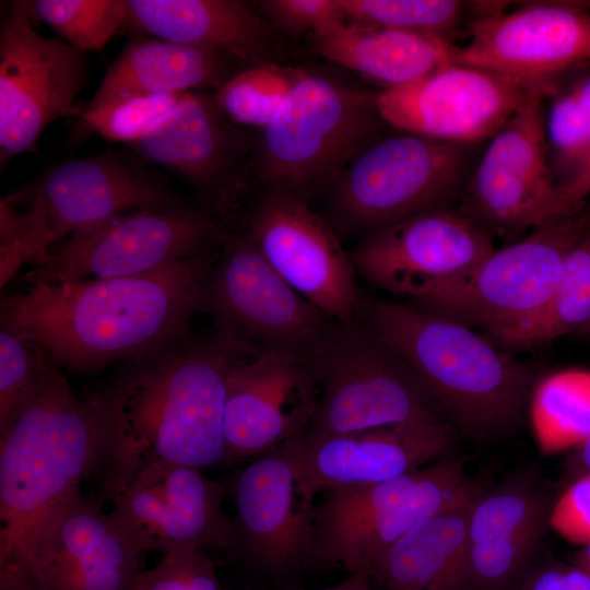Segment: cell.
<instances>
[{"label": "cell", "instance_id": "6da1fadb", "mask_svg": "<svg viewBox=\"0 0 590 590\" xmlns=\"http://www.w3.org/2000/svg\"><path fill=\"white\" fill-rule=\"evenodd\" d=\"M252 357L212 327L122 362L87 399L99 428V502L113 504L148 467L225 464L224 408L231 370Z\"/></svg>", "mask_w": 590, "mask_h": 590}, {"label": "cell", "instance_id": "7a4b0ae2", "mask_svg": "<svg viewBox=\"0 0 590 590\" xmlns=\"http://www.w3.org/2000/svg\"><path fill=\"white\" fill-rule=\"evenodd\" d=\"M221 248L120 279L27 282L2 297L1 328L42 345L70 371L140 358L189 332Z\"/></svg>", "mask_w": 590, "mask_h": 590}, {"label": "cell", "instance_id": "3957f363", "mask_svg": "<svg viewBox=\"0 0 590 590\" xmlns=\"http://www.w3.org/2000/svg\"><path fill=\"white\" fill-rule=\"evenodd\" d=\"M355 320L406 362L464 434L483 439L518 422L534 373L471 327L363 295Z\"/></svg>", "mask_w": 590, "mask_h": 590}, {"label": "cell", "instance_id": "277c9868", "mask_svg": "<svg viewBox=\"0 0 590 590\" xmlns=\"http://www.w3.org/2000/svg\"><path fill=\"white\" fill-rule=\"evenodd\" d=\"M46 351L37 382L0 433V563L23 562L38 526L95 473L99 428Z\"/></svg>", "mask_w": 590, "mask_h": 590}, {"label": "cell", "instance_id": "5b68a950", "mask_svg": "<svg viewBox=\"0 0 590 590\" xmlns=\"http://www.w3.org/2000/svg\"><path fill=\"white\" fill-rule=\"evenodd\" d=\"M378 94L334 76L305 71L251 155L259 191L310 204L364 148L384 134Z\"/></svg>", "mask_w": 590, "mask_h": 590}, {"label": "cell", "instance_id": "8992f818", "mask_svg": "<svg viewBox=\"0 0 590 590\" xmlns=\"http://www.w3.org/2000/svg\"><path fill=\"white\" fill-rule=\"evenodd\" d=\"M472 144L400 131L357 153L322 197L339 235L363 237L411 216L450 208L471 173Z\"/></svg>", "mask_w": 590, "mask_h": 590}, {"label": "cell", "instance_id": "52a82bcc", "mask_svg": "<svg viewBox=\"0 0 590 590\" xmlns=\"http://www.w3.org/2000/svg\"><path fill=\"white\" fill-rule=\"evenodd\" d=\"M476 484L452 455L400 477L323 489L315 500L307 566H370L396 542Z\"/></svg>", "mask_w": 590, "mask_h": 590}, {"label": "cell", "instance_id": "ba28073f", "mask_svg": "<svg viewBox=\"0 0 590 590\" xmlns=\"http://www.w3.org/2000/svg\"><path fill=\"white\" fill-rule=\"evenodd\" d=\"M307 364L317 392L307 435L450 422L406 362L356 320L339 321Z\"/></svg>", "mask_w": 590, "mask_h": 590}, {"label": "cell", "instance_id": "9c48e42d", "mask_svg": "<svg viewBox=\"0 0 590 590\" xmlns=\"http://www.w3.org/2000/svg\"><path fill=\"white\" fill-rule=\"evenodd\" d=\"M199 311L252 357L278 354L305 363L318 355L339 322L291 287L237 226L203 284Z\"/></svg>", "mask_w": 590, "mask_h": 590}, {"label": "cell", "instance_id": "30bf717a", "mask_svg": "<svg viewBox=\"0 0 590 590\" xmlns=\"http://www.w3.org/2000/svg\"><path fill=\"white\" fill-rule=\"evenodd\" d=\"M231 229L197 203L121 213L69 234L25 280L60 283L142 275L222 248Z\"/></svg>", "mask_w": 590, "mask_h": 590}, {"label": "cell", "instance_id": "8fae6325", "mask_svg": "<svg viewBox=\"0 0 590 590\" xmlns=\"http://www.w3.org/2000/svg\"><path fill=\"white\" fill-rule=\"evenodd\" d=\"M590 234V205L555 216L488 255L463 279L409 305L486 333L535 314L550 299L568 252Z\"/></svg>", "mask_w": 590, "mask_h": 590}, {"label": "cell", "instance_id": "7c38bea8", "mask_svg": "<svg viewBox=\"0 0 590 590\" xmlns=\"http://www.w3.org/2000/svg\"><path fill=\"white\" fill-rule=\"evenodd\" d=\"M2 199L25 208L33 264L83 226L127 212L193 204L135 154L113 149L58 164Z\"/></svg>", "mask_w": 590, "mask_h": 590}, {"label": "cell", "instance_id": "4fadbf2b", "mask_svg": "<svg viewBox=\"0 0 590 590\" xmlns=\"http://www.w3.org/2000/svg\"><path fill=\"white\" fill-rule=\"evenodd\" d=\"M26 1H14L0 27V162L36 145L56 119L81 117L75 98L85 83L84 52L43 36Z\"/></svg>", "mask_w": 590, "mask_h": 590}, {"label": "cell", "instance_id": "5bb4252c", "mask_svg": "<svg viewBox=\"0 0 590 590\" xmlns=\"http://www.w3.org/2000/svg\"><path fill=\"white\" fill-rule=\"evenodd\" d=\"M455 63L482 69L548 98L565 74L590 61V10L582 1H530L471 21Z\"/></svg>", "mask_w": 590, "mask_h": 590}, {"label": "cell", "instance_id": "9a60e30c", "mask_svg": "<svg viewBox=\"0 0 590 590\" xmlns=\"http://www.w3.org/2000/svg\"><path fill=\"white\" fill-rule=\"evenodd\" d=\"M234 226L243 229L270 267L330 318L352 322L362 294L356 271L327 220L297 198L259 191Z\"/></svg>", "mask_w": 590, "mask_h": 590}, {"label": "cell", "instance_id": "2e32d148", "mask_svg": "<svg viewBox=\"0 0 590 590\" xmlns=\"http://www.w3.org/2000/svg\"><path fill=\"white\" fill-rule=\"evenodd\" d=\"M213 94L187 93L153 131L129 144L133 154L176 176L198 204L233 227L249 185L250 144Z\"/></svg>", "mask_w": 590, "mask_h": 590}, {"label": "cell", "instance_id": "e0dca14e", "mask_svg": "<svg viewBox=\"0 0 590 590\" xmlns=\"http://www.w3.org/2000/svg\"><path fill=\"white\" fill-rule=\"evenodd\" d=\"M544 99L529 92L489 139L465 182L460 211L492 235L519 234L552 219L556 186L547 157Z\"/></svg>", "mask_w": 590, "mask_h": 590}, {"label": "cell", "instance_id": "ac0fdd59", "mask_svg": "<svg viewBox=\"0 0 590 590\" xmlns=\"http://www.w3.org/2000/svg\"><path fill=\"white\" fill-rule=\"evenodd\" d=\"M494 251L493 235L460 209H438L363 237L350 251L356 273L409 300L463 279Z\"/></svg>", "mask_w": 590, "mask_h": 590}, {"label": "cell", "instance_id": "d6986e66", "mask_svg": "<svg viewBox=\"0 0 590 590\" xmlns=\"http://www.w3.org/2000/svg\"><path fill=\"white\" fill-rule=\"evenodd\" d=\"M300 435L257 455L231 480L235 517L229 552L273 575L308 560L315 503L300 486Z\"/></svg>", "mask_w": 590, "mask_h": 590}, {"label": "cell", "instance_id": "ffe728a7", "mask_svg": "<svg viewBox=\"0 0 590 590\" xmlns=\"http://www.w3.org/2000/svg\"><path fill=\"white\" fill-rule=\"evenodd\" d=\"M226 491L199 468L157 462L120 494L110 514L142 555L184 547L229 552L233 522L223 511Z\"/></svg>", "mask_w": 590, "mask_h": 590}, {"label": "cell", "instance_id": "44dd1931", "mask_svg": "<svg viewBox=\"0 0 590 590\" xmlns=\"http://www.w3.org/2000/svg\"><path fill=\"white\" fill-rule=\"evenodd\" d=\"M142 554L99 500L71 493L23 556L40 590H132Z\"/></svg>", "mask_w": 590, "mask_h": 590}, {"label": "cell", "instance_id": "7402d4cb", "mask_svg": "<svg viewBox=\"0 0 590 590\" xmlns=\"http://www.w3.org/2000/svg\"><path fill=\"white\" fill-rule=\"evenodd\" d=\"M529 92L488 71L451 63L405 86L378 93L384 120L399 131L474 144L491 139Z\"/></svg>", "mask_w": 590, "mask_h": 590}, {"label": "cell", "instance_id": "603a6c76", "mask_svg": "<svg viewBox=\"0 0 590 590\" xmlns=\"http://www.w3.org/2000/svg\"><path fill=\"white\" fill-rule=\"evenodd\" d=\"M551 508L532 473L482 489L469 518L460 590H522L544 559Z\"/></svg>", "mask_w": 590, "mask_h": 590}, {"label": "cell", "instance_id": "cb8c5ba5", "mask_svg": "<svg viewBox=\"0 0 590 590\" xmlns=\"http://www.w3.org/2000/svg\"><path fill=\"white\" fill-rule=\"evenodd\" d=\"M450 422L399 424L299 438L300 486L315 503L323 489L390 481L451 455Z\"/></svg>", "mask_w": 590, "mask_h": 590}, {"label": "cell", "instance_id": "d4e9b609", "mask_svg": "<svg viewBox=\"0 0 590 590\" xmlns=\"http://www.w3.org/2000/svg\"><path fill=\"white\" fill-rule=\"evenodd\" d=\"M308 364L262 354L237 364L226 384V463L257 455L303 434L316 406Z\"/></svg>", "mask_w": 590, "mask_h": 590}, {"label": "cell", "instance_id": "484cf974", "mask_svg": "<svg viewBox=\"0 0 590 590\" xmlns=\"http://www.w3.org/2000/svg\"><path fill=\"white\" fill-rule=\"evenodd\" d=\"M134 34L225 54L247 67L276 62L271 24L236 0H126Z\"/></svg>", "mask_w": 590, "mask_h": 590}, {"label": "cell", "instance_id": "4316f807", "mask_svg": "<svg viewBox=\"0 0 590 590\" xmlns=\"http://www.w3.org/2000/svg\"><path fill=\"white\" fill-rule=\"evenodd\" d=\"M240 64L222 52L133 34L107 68L81 117L143 95L215 91L241 70Z\"/></svg>", "mask_w": 590, "mask_h": 590}, {"label": "cell", "instance_id": "83f0119b", "mask_svg": "<svg viewBox=\"0 0 590 590\" xmlns=\"http://www.w3.org/2000/svg\"><path fill=\"white\" fill-rule=\"evenodd\" d=\"M309 38L322 57L386 90L409 85L455 63L456 44L430 34L346 21Z\"/></svg>", "mask_w": 590, "mask_h": 590}, {"label": "cell", "instance_id": "f1b7e54d", "mask_svg": "<svg viewBox=\"0 0 590 590\" xmlns=\"http://www.w3.org/2000/svg\"><path fill=\"white\" fill-rule=\"evenodd\" d=\"M482 488L460 496L396 542L370 566L381 590H460L472 506Z\"/></svg>", "mask_w": 590, "mask_h": 590}, {"label": "cell", "instance_id": "f546056e", "mask_svg": "<svg viewBox=\"0 0 590 590\" xmlns=\"http://www.w3.org/2000/svg\"><path fill=\"white\" fill-rule=\"evenodd\" d=\"M590 321V234L566 256L558 282L546 304L511 326L487 332L502 351H520L579 330Z\"/></svg>", "mask_w": 590, "mask_h": 590}, {"label": "cell", "instance_id": "4dcf8cb0", "mask_svg": "<svg viewBox=\"0 0 590 590\" xmlns=\"http://www.w3.org/2000/svg\"><path fill=\"white\" fill-rule=\"evenodd\" d=\"M531 418L543 453L581 446L590 437V371L569 369L544 378L534 388Z\"/></svg>", "mask_w": 590, "mask_h": 590}, {"label": "cell", "instance_id": "1f68e13d", "mask_svg": "<svg viewBox=\"0 0 590 590\" xmlns=\"http://www.w3.org/2000/svg\"><path fill=\"white\" fill-rule=\"evenodd\" d=\"M545 111L547 157L556 188L575 175L590 152V72L548 97Z\"/></svg>", "mask_w": 590, "mask_h": 590}, {"label": "cell", "instance_id": "d6a6232c", "mask_svg": "<svg viewBox=\"0 0 590 590\" xmlns=\"http://www.w3.org/2000/svg\"><path fill=\"white\" fill-rule=\"evenodd\" d=\"M304 72L276 62L245 67L221 84L213 97L232 122L261 130Z\"/></svg>", "mask_w": 590, "mask_h": 590}, {"label": "cell", "instance_id": "836d02e7", "mask_svg": "<svg viewBox=\"0 0 590 590\" xmlns=\"http://www.w3.org/2000/svg\"><path fill=\"white\" fill-rule=\"evenodd\" d=\"M346 21L430 34L453 43L468 15L458 0H338Z\"/></svg>", "mask_w": 590, "mask_h": 590}, {"label": "cell", "instance_id": "e575fe53", "mask_svg": "<svg viewBox=\"0 0 590 590\" xmlns=\"http://www.w3.org/2000/svg\"><path fill=\"white\" fill-rule=\"evenodd\" d=\"M31 16L45 22L63 42L82 52L101 51L125 28L126 0L26 1Z\"/></svg>", "mask_w": 590, "mask_h": 590}, {"label": "cell", "instance_id": "d590c367", "mask_svg": "<svg viewBox=\"0 0 590 590\" xmlns=\"http://www.w3.org/2000/svg\"><path fill=\"white\" fill-rule=\"evenodd\" d=\"M187 93L152 94L130 98L98 114L80 117L82 131L127 145L153 131L180 104Z\"/></svg>", "mask_w": 590, "mask_h": 590}, {"label": "cell", "instance_id": "8d00e7d4", "mask_svg": "<svg viewBox=\"0 0 590 590\" xmlns=\"http://www.w3.org/2000/svg\"><path fill=\"white\" fill-rule=\"evenodd\" d=\"M46 350L15 332L0 331V433L15 417L39 377Z\"/></svg>", "mask_w": 590, "mask_h": 590}, {"label": "cell", "instance_id": "74e56055", "mask_svg": "<svg viewBox=\"0 0 590 590\" xmlns=\"http://www.w3.org/2000/svg\"><path fill=\"white\" fill-rule=\"evenodd\" d=\"M132 590H224L212 559L201 547L177 548L160 562L140 569Z\"/></svg>", "mask_w": 590, "mask_h": 590}, {"label": "cell", "instance_id": "f35d334b", "mask_svg": "<svg viewBox=\"0 0 590 590\" xmlns=\"http://www.w3.org/2000/svg\"><path fill=\"white\" fill-rule=\"evenodd\" d=\"M257 3L272 25L292 36H322L346 22L338 0H264Z\"/></svg>", "mask_w": 590, "mask_h": 590}, {"label": "cell", "instance_id": "ab89813d", "mask_svg": "<svg viewBox=\"0 0 590 590\" xmlns=\"http://www.w3.org/2000/svg\"><path fill=\"white\" fill-rule=\"evenodd\" d=\"M550 527L574 545L590 543V472L578 476L552 505Z\"/></svg>", "mask_w": 590, "mask_h": 590}, {"label": "cell", "instance_id": "60d3db41", "mask_svg": "<svg viewBox=\"0 0 590 590\" xmlns=\"http://www.w3.org/2000/svg\"><path fill=\"white\" fill-rule=\"evenodd\" d=\"M522 590H590V576L573 564L544 558Z\"/></svg>", "mask_w": 590, "mask_h": 590}, {"label": "cell", "instance_id": "b9f144b4", "mask_svg": "<svg viewBox=\"0 0 590 590\" xmlns=\"http://www.w3.org/2000/svg\"><path fill=\"white\" fill-rule=\"evenodd\" d=\"M590 194V152L575 175L556 188L552 217L569 214L580 209Z\"/></svg>", "mask_w": 590, "mask_h": 590}, {"label": "cell", "instance_id": "7bdbcfd3", "mask_svg": "<svg viewBox=\"0 0 590 590\" xmlns=\"http://www.w3.org/2000/svg\"><path fill=\"white\" fill-rule=\"evenodd\" d=\"M0 590H40L27 565L22 562L0 563Z\"/></svg>", "mask_w": 590, "mask_h": 590}, {"label": "cell", "instance_id": "ee69618b", "mask_svg": "<svg viewBox=\"0 0 590 590\" xmlns=\"http://www.w3.org/2000/svg\"><path fill=\"white\" fill-rule=\"evenodd\" d=\"M349 574L341 582L322 590H373L370 568L365 567Z\"/></svg>", "mask_w": 590, "mask_h": 590}, {"label": "cell", "instance_id": "f6af8a7d", "mask_svg": "<svg viewBox=\"0 0 590 590\" xmlns=\"http://www.w3.org/2000/svg\"><path fill=\"white\" fill-rule=\"evenodd\" d=\"M570 464L577 477L590 472V437L578 447V451L570 461Z\"/></svg>", "mask_w": 590, "mask_h": 590}, {"label": "cell", "instance_id": "bcb514c9", "mask_svg": "<svg viewBox=\"0 0 590 590\" xmlns=\"http://www.w3.org/2000/svg\"><path fill=\"white\" fill-rule=\"evenodd\" d=\"M571 564L590 576V543L581 546L580 550L574 553Z\"/></svg>", "mask_w": 590, "mask_h": 590}, {"label": "cell", "instance_id": "7dc6e473", "mask_svg": "<svg viewBox=\"0 0 590 590\" xmlns=\"http://www.w3.org/2000/svg\"><path fill=\"white\" fill-rule=\"evenodd\" d=\"M578 331L586 337H590V321L582 326Z\"/></svg>", "mask_w": 590, "mask_h": 590}, {"label": "cell", "instance_id": "c3c4849f", "mask_svg": "<svg viewBox=\"0 0 590 590\" xmlns=\"http://www.w3.org/2000/svg\"><path fill=\"white\" fill-rule=\"evenodd\" d=\"M583 5L590 10V1H582Z\"/></svg>", "mask_w": 590, "mask_h": 590}, {"label": "cell", "instance_id": "681fc988", "mask_svg": "<svg viewBox=\"0 0 590 590\" xmlns=\"http://www.w3.org/2000/svg\"><path fill=\"white\" fill-rule=\"evenodd\" d=\"M373 590H381L379 587H377L374 582H373Z\"/></svg>", "mask_w": 590, "mask_h": 590}]
</instances>
